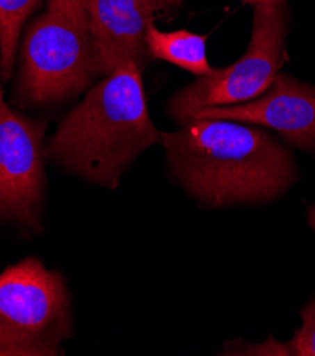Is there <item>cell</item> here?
I'll list each match as a JSON object with an SVG mask.
<instances>
[{
	"label": "cell",
	"instance_id": "1",
	"mask_svg": "<svg viewBox=\"0 0 315 356\" xmlns=\"http://www.w3.org/2000/svg\"><path fill=\"white\" fill-rule=\"evenodd\" d=\"M172 177L203 207L263 204L297 182L294 154L267 128L197 120L162 132Z\"/></svg>",
	"mask_w": 315,
	"mask_h": 356
},
{
	"label": "cell",
	"instance_id": "2",
	"mask_svg": "<svg viewBox=\"0 0 315 356\" xmlns=\"http://www.w3.org/2000/svg\"><path fill=\"white\" fill-rule=\"evenodd\" d=\"M162 132L154 125L143 70L128 61L102 77L60 122L46 156L70 175L114 191L128 168Z\"/></svg>",
	"mask_w": 315,
	"mask_h": 356
},
{
	"label": "cell",
	"instance_id": "3",
	"mask_svg": "<svg viewBox=\"0 0 315 356\" xmlns=\"http://www.w3.org/2000/svg\"><path fill=\"white\" fill-rule=\"evenodd\" d=\"M98 76L84 0H49L29 24L20 49L16 97L40 106L72 98Z\"/></svg>",
	"mask_w": 315,
	"mask_h": 356
},
{
	"label": "cell",
	"instance_id": "4",
	"mask_svg": "<svg viewBox=\"0 0 315 356\" xmlns=\"http://www.w3.org/2000/svg\"><path fill=\"white\" fill-rule=\"evenodd\" d=\"M73 334L60 273L26 257L0 273V356H57Z\"/></svg>",
	"mask_w": 315,
	"mask_h": 356
},
{
	"label": "cell",
	"instance_id": "5",
	"mask_svg": "<svg viewBox=\"0 0 315 356\" xmlns=\"http://www.w3.org/2000/svg\"><path fill=\"white\" fill-rule=\"evenodd\" d=\"M291 10L287 0L253 8L249 46L233 64L175 92L168 101V115L179 127L207 106H226L246 102L261 95L287 61V38Z\"/></svg>",
	"mask_w": 315,
	"mask_h": 356
},
{
	"label": "cell",
	"instance_id": "6",
	"mask_svg": "<svg viewBox=\"0 0 315 356\" xmlns=\"http://www.w3.org/2000/svg\"><path fill=\"white\" fill-rule=\"evenodd\" d=\"M46 124L0 102V219L29 232L42 230L46 188L43 136Z\"/></svg>",
	"mask_w": 315,
	"mask_h": 356
},
{
	"label": "cell",
	"instance_id": "7",
	"mask_svg": "<svg viewBox=\"0 0 315 356\" xmlns=\"http://www.w3.org/2000/svg\"><path fill=\"white\" fill-rule=\"evenodd\" d=\"M229 120L275 131L297 149L315 152V86L280 71L257 98L226 106H207L191 120Z\"/></svg>",
	"mask_w": 315,
	"mask_h": 356
},
{
	"label": "cell",
	"instance_id": "8",
	"mask_svg": "<svg viewBox=\"0 0 315 356\" xmlns=\"http://www.w3.org/2000/svg\"><path fill=\"white\" fill-rule=\"evenodd\" d=\"M92 33L98 76L105 77L132 61L143 71L148 56L145 38L156 13L151 0H84Z\"/></svg>",
	"mask_w": 315,
	"mask_h": 356
},
{
	"label": "cell",
	"instance_id": "9",
	"mask_svg": "<svg viewBox=\"0 0 315 356\" xmlns=\"http://www.w3.org/2000/svg\"><path fill=\"white\" fill-rule=\"evenodd\" d=\"M145 44L151 60L177 65L196 77L210 76L215 68L206 54V35L188 30L162 31L155 24L147 30Z\"/></svg>",
	"mask_w": 315,
	"mask_h": 356
},
{
	"label": "cell",
	"instance_id": "10",
	"mask_svg": "<svg viewBox=\"0 0 315 356\" xmlns=\"http://www.w3.org/2000/svg\"><path fill=\"white\" fill-rule=\"evenodd\" d=\"M43 0H0V80L6 83L15 68L20 33Z\"/></svg>",
	"mask_w": 315,
	"mask_h": 356
},
{
	"label": "cell",
	"instance_id": "11",
	"mask_svg": "<svg viewBox=\"0 0 315 356\" xmlns=\"http://www.w3.org/2000/svg\"><path fill=\"white\" fill-rule=\"evenodd\" d=\"M300 315L302 325L297 330L294 338L284 345V353L315 356V298L301 309Z\"/></svg>",
	"mask_w": 315,
	"mask_h": 356
},
{
	"label": "cell",
	"instance_id": "12",
	"mask_svg": "<svg viewBox=\"0 0 315 356\" xmlns=\"http://www.w3.org/2000/svg\"><path fill=\"white\" fill-rule=\"evenodd\" d=\"M151 3L155 12H166V10H173L182 6L184 0H151Z\"/></svg>",
	"mask_w": 315,
	"mask_h": 356
},
{
	"label": "cell",
	"instance_id": "13",
	"mask_svg": "<svg viewBox=\"0 0 315 356\" xmlns=\"http://www.w3.org/2000/svg\"><path fill=\"white\" fill-rule=\"evenodd\" d=\"M244 5H250V6H264V5H275L283 2V0H241Z\"/></svg>",
	"mask_w": 315,
	"mask_h": 356
},
{
	"label": "cell",
	"instance_id": "14",
	"mask_svg": "<svg viewBox=\"0 0 315 356\" xmlns=\"http://www.w3.org/2000/svg\"><path fill=\"white\" fill-rule=\"evenodd\" d=\"M308 222H309L311 227H312L314 232H315V203L311 206V209H309V211H308Z\"/></svg>",
	"mask_w": 315,
	"mask_h": 356
},
{
	"label": "cell",
	"instance_id": "15",
	"mask_svg": "<svg viewBox=\"0 0 315 356\" xmlns=\"http://www.w3.org/2000/svg\"><path fill=\"white\" fill-rule=\"evenodd\" d=\"M3 101V91H2V88H0V102Z\"/></svg>",
	"mask_w": 315,
	"mask_h": 356
}]
</instances>
